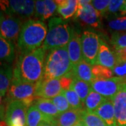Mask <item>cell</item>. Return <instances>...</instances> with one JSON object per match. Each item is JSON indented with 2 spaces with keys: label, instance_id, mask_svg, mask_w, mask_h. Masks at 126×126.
Returning a JSON list of instances; mask_svg holds the SVG:
<instances>
[{
  "label": "cell",
  "instance_id": "6da1fadb",
  "mask_svg": "<svg viewBox=\"0 0 126 126\" xmlns=\"http://www.w3.org/2000/svg\"><path fill=\"white\" fill-rule=\"evenodd\" d=\"M46 51L41 47L31 52L22 53L14 68L13 79L37 84L44 79Z\"/></svg>",
  "mask_w": 126,
  "mask_h": 126
},
{
  "label": "cell",
  "instance_id": "7a4b0ae2",
  "mask_svg": "<svg viewBox=\"0 0 126 126\" xmlns=\"http://www.w3.org/2000/svg\"><path fill=\"white\" fill-rule=\"evenodd\" d=\"M48 33L47 26L39 20H29L23 23L18 40V47L22 53L39 48Z\"/></svg>",
  "mask_w": 126,
  "mask_h": 126
},
{
  "label": "cell",
  "instance_id": "3957f363",
  "mask_svg": "<svg viewBox=\"0 0 126 126\" xmlns=\"http://www.w3.org/2000/svg\"><path fill=\"white\" fill-rule=\"evenodd\" d=\"M72 67L68 54L67 46L52 50L46 60L44 79L69 77Z\"/></svg>",
  "mask_w": 126,
  "mask_h": 126
},
{
  "label": "cell",
  "instance_id": "277c9868",
  "mask_svg": "<svg viewBox=\"0 0 126 126\" xmlns=\"http://www.w3.org/2000/svg\"><path fill=\"white\" fill-rule=\"evenodd\" d=\"M72 30L67 21L63 18H51L48 22V30L42 48L45 51H50L67 46L72 37Z\"/></svg>",
  "mask_w": 126,
  "mask_h": 126
},
{
  "label": "cell",
  "instance_id": "5b68a950",
  "mask_svg": "<svg viewBox=\"0 0 126 126\" xmlns=\"http://www.w3.org/2000/svg\"><path fill=\"white\" fill-rule=\"evenodd\" d=\"M36 84L25 83L13 79L7 92L6 103L12 101H22L30 107L36 98Z\"/></svg>",
  "mask_w": 126,
  "mask_h": 126
},
{
  "label": "cell",
  "instance_id": "8992f818",
  "mask_svg": "<svg viewBox=\"0 0 126 126\" xmlns=\"http://www.w3.org/2000/svg\"><path fill=\"white\" fill-rule=\"evenodd\" d=\"M36 1L32 0H1L0 9L7 16L20 19L29 18L34 15Z\"/></svg>",
  "mask_w": 126,
  "mask_h": 126
},
{
  "label": "cell",
  "instance_id": "52a82bcc",
  "mask_svg": "<svg viewBox=\"0 0 126 126\" xmlns=\"http://www.w3.org/2000/svg\"><path fill=\"white\" fill-rule=\"evenodd\" d=\"M99 36L92 31H85L81 36L83 59L90 65H95L99 49Z\"/></svg>",
  "mask_w": 126,
  "mask_h": 126
},
{
  "label": "cell",
  "instance_id": "ba28073f",
  "mask_svg": "<svg viewBox=\"0 0 126 126\" xmlns=\"http://www.w3.org/2000/svg\"><path fill=\"white\" fill-rule=\"evenodd\" d=\"M28 107L22 101H12L6 104L5 121L9 126H27Z\"/></svg>",
  "mask_w": 126,
  "mask_h": 126
},
{
  "label": "cell",
  "instance_id": "9c48e42d",
  "mask_svg": "<svg viewBox=\"0 0 126 126\" xmlns=\"http://www.w3.org/2000/svg\"><path fill=\"white\" fill-rule=\"evenodd\" d=\"M126 82L122 79L112 77L104 80H94L91 83V88L107 99H111L121 89Z\"/></svg>",
  "mask_w": 126,
  "mask_h": 126
},
{
  "label": "cell",
  "instance_id": "30bf717a",
  "mask_svg": "<svg viewBox=\"0 0 126 126\" xmlns=\"http://www.w3.org/2000/svg\"><path fill=\"white\" fill-rule=\"evenodd\" d=\"M91 2L92 1L90 0L79 1V6L75 18H79V20L84 25L97 28L101 26L102 16L92 6Z\"/></svg>",
  "mask_w": 126,
  "mask_h": 126
},
{
  "label": "cell",
  "instance_id": "8fae6325",
  "mask_svg": "<svg viewBox=\"0 0 126 126\" xmlns=\"http://www.w3.org/2000/svg\"><path fill=\"white\" fill-rule=\"evenodd\" d=\"M23 25L21 19L6 16L0 23V35L14 44L18 41Z\"/></svg>",
  "mask_w": 126,
  "mask_h": 126
},
{
  "label": "cell",
  "instance_id": "7c38bea8",
  "mask_svg": "<svg viewBox=\"0 0 126 126\" xmlns=\"http://www.w3.org/2000/svg\"><path fill=\"white\" fill-rule=\"evenodd\" d=\"M63 93L60 79H43L36 84V97L53 99Z\"/></svg>",
  "mask_w": 126,
  "mask_h": 126
},
{
  "label": "cell",
  "instance_id": "4fadbf2b",
  "mask_svg": "<svg viewBox=\"0 0 126 126\" xmlns=\"http://www.w3.org/2000/svg\"><path fill=\"white\" fill-rule=\"evenodd\" d=\"M111 100L117 126H126V83Z\"/></svg>",
  "mask_w": 126,
  "mask_h": 126
},
{
  "label": "cell",
  "instance_id": "5bb4252c",
  "mask_svg": "<svg viewBox=\"0 0 126 126\" xmlns=\"http://www.w3.org/2000/svg\"><path fill=\"white\" fill-rule=\"evenodd\" d=\"M67 51L72 67L83 60L81 47V36L74 30H72V37L67 44Z\"/></svg>",
  "mask_w": 126,
  "mask_h": 126
},
{
  "label": "cell",
  "instance_id": "9a60e30c",
  "mask_svg": "<svg viewBox=\"0 0 126 126\" xmlns=\"http://www.w3.org/2000/svg\"><path fill=\"white\" fill-rule=\"evenodd\" d=\"M85 109H71L55 118V126H74L81 121Z\"/></svg>",
  "mask_w": 126,
  "mask_h": 126
},
{
  "label": "cell",
  "instance_id": "2e32d148",
  "mask_svg": "<svg viewBox=\"0 0 126 126\" xmlns=\"http://www.w3.org/2000/svg\"><path fill=\"white\" fill-rule=\"evenodd\" d=\"M58 9L56 1L51 0H39L35 3L34 16L39 20H44L53 16L55 11Z\"/></svg>",
  "mask_w": 126,
  "mask_h": 126
},
{
  "label": "cell",
  "instance_id": "e0dca14e",
  "mask_svg": "<svg viewBox=\"0 0 126 126\" xmlns=\"http://www.w3.org/2000/svg\"><path fill=\"white\" fill-rule=\"evenodd\" d=\"M116 63V59L114 53L110 50L107 44L100 40L99 53L97 55L96 64L102 65L113 70Z\"/></svg>",
  "mask_w": 126,
  "mask_h": 126
},
{
  "label": "cell",
  "instance_id": "ac0fdd59",
  "mask_svg": "<svg viewBox=\"0 0 126 126\" xmlns=\"http://www.w3.org/2000/svg\"><path fill=\"white\" fill-rule=\"evenodd\" d=\"M55 118L44 116L34 105H32L27 109V126H41L44 123L55 126Z\"/></svg>",
  "mask_w": 126,
  "mask_h": 126
},
{
  "label": "cell",
  "instance_id": "d6986e66",
  "mask_svg": "<svg viewBox=\"0 0 126 126\" xmlns=\"http://www.w3.org/2000/svg\"><path fill=\"white\" fill-rule=\"evenodd\" d=\"M93 113L101 118L107 126H117L112 100L107 99Z\"/></svg>",
  "mask_w": 126,
  "mask_h": 126
},
{
  "label": "cell",
  "instance_id": "ffe728a7",
  "mask_svg": "<svg viewBox=\"0 0 126 126\" xmlns=\"http://www.w3.org/2000/svg\"><path fill=\"white\" fill-rule=\"evenodd\" d=\"M70 76L72 78L86 81L90 84L94 81V77L92 74V67L85 60H82L72 67Z\"/></svg>",
  "mask_w": 126,
  "mask_h": 126
},
{
  "label": "cell",
  "instance_id": "44dd1931",
  "mask_svg": "<svg viewBox=\"0 0 126 126\" xmlns=\"http://www.w3.org/2000/svg\"><path fill=\"white\" fill-rule=\"evenodd\" d=\"M58 13L64 19L76 18L79 10V1L77 0H58Z\"/></svg>",
  "mask_w": 126,
  "mask_h": 126
},
{
  "label": "cell",
  "instance_id": "7402d4cb",
  "mask_svg": "<svg viewBox=\"0 0 126 126\" xmlns=\"http://www.w3.org/2000/svg\"><path fill=\"white\" fill-rule=\"evenodd\" d=\"M14 69L5 62L0 61V94L4 96L13 79Z\"/></svg>",
  "mask_w": 126,
  "mask_h": 126
},
{
  "label": "cell",
  "instance_id": "603a6c76",
  "mask_svg": "<svg viewBox=\"0 0 126 126\" xmlns=\"http://www.w3.org/2000/svg\"><path fill=\"white\" fill-rule=\"evenodd\" d=\"M33 105H34L38 110L46 116L56 118L60 114L50 99L36 97Z\"/></svg>",
  "mask_w": 126,
  "mask_h": 126
},
{
  "label": "cell",
  "instance_id": "cb8c5ba5",
  "mask_svg": "<svg viewBox=\"0 0 126 126\" xmlns=\"http://www.w3.org/2000/svg\"><path fill=\"white\" fill-rule=\"evenodd\" d=\"M15 56L14 44L0 35V61L11 63L14 60Z\"/></svg>",
  "mask_w": 126,
  "mask_h": 126
},
{
  "label": "cell",
  "instance_id": "d4e9b609",
  "mask_svg": "<svg viewBox=\"0 0 126 126\" xmlns=\"http://www.w3.org/2000/svg\"><path fill=\"white\" fill-rule=\"evenodd\" d=\"M107 99L102 95L91 90L85 100L84 109L88 112H94Z\"/></svg>",
  "mask_w": 126,
  "mask_h": 126
},
{
  "label": "cell",
  "instance_id": "484cf974",
  "mask_svg": "<svg viewBox=\"0 0 126 126\" xmlns=\"http://www.w3.org/2000/svg\"><path fill=\"white\" fill-rule=\"evenodd\" d=\"M72 83L70 88H72L76 92L79 98L81 99V102L84 104L86 97L92 90L90 83H88L86 81H81L75 78H72Z\"/></svg>",
  "mask_w": 126,
  "mask_h": 126
},
{
  "label": "cell",
  "instance_id": "4316f807",
  "mask_svg": "<svg viewBox=\"0 0 126 126\" xmlns=\"http://www.w3.org/2000/svg\"><path fill=\"white\" fill-rule=\"evenodd\" d=\"M92 74L94 80H104L112 78L113 71L109 68L99 64L92 67Z\"/></svg>",
  "mask_w": 126,
  "mask_h": 126
},
{
  "label": "cell",
  "instance_id": "83f0119b",
  "mask_svg": "<svg viewBox=\"0 0 126 126\" xmlns=\"http://www.w3.org/2000/svg\"><path fill=\"white\" fill-rule=\"evenodd\" d=\"M81 121L86 126H107L103 120L93 112L84 111Z\"/></svg>",
  "mask_w": 126,
  "mask_h": 126
},
{
  "label": "cell",
  "instance_id": "f1b7e54d",
  "mask_svg": "<svg viewBox=\"0 0 126 126\" xmlns=\"http://www.w3.org/2000/svg\"><path fill=\"white\" fill-rule=\"evenodd\" d=\"M63 94L66 97L71 108L75 109H83L84 104L81 102V99L73 89L70 88L69 90H63Z\"/></svg>",
  "mask_w": 126,
  "mask_h": 126
},
{
  "label": "cell",
  "instance_id": "f546056e",
  "mask_svg": "<svg viewBox=\"0 0 126 126\" xmlns=\"http://www.w3.org/2000/svg\"><path fill=\"white\" fill-rule=\"evenodd\" d=\"M110 42L115 50L126 48V32H115L111 36Z\"/></svg>",
  "mask_w": 126,
  "mask_h": 126
},
{
  "label": "cell",
  "instance_id": "4dcf8cb0",
  "mask_svg": "<svg viewBox=\"0 0 126 126\" xmlns=\"http://www.w3.org/2000/svg\"><path fill=\"white\" fill-rule=\"evenodd\" d=\"M51 101L53 102V103L54 104V105L57 108L60 113L65 112V111H67L72 109L70 105L68 103L66 97L63 94V93L58 96H56L54 98H53Z\"/></svg>",
  "mask_w": 126,
  "mask_h": 126
},
{
  "label": "cell",
  "instance_id": "1f68e13d",
  "mask_svg": "<svg viewBox=\"0 0 126 126\" xmlns=\"http://www.w3.org/2000/svg\"><path fill=\"white\" fill-rule=\"evenodd\" d=\"M108 27L114 31L126 32V16L111 19L109 21Z\"/></svg>",
  "mask_w": 126,
  "mask_h": 126
},
{
  "label": "cell",
  "instance_id": "d6a6232c",
  "mask_svg": "<svg viewBox=\"0 0 126 126\" xmlns=\"http://www.w3.org/2000/svg\"><path fill=\"white\" fill-rule=\"evenodd\" d=\"M112 71L116 77L122 79L126 83V61L116 60Z\"/></svg>",
  "mask_w": 126,
  "mask_h": 126
},
{
  "label": "cell",
  "instance_id": "836d02e7",
  "mask_svg": "<svg viewBox=\"0 0 126 126\" xmlns=\"http://www.w3.org/2000/svg\"><path fill=\"white\" fill-rule=\"evenodd\" d=\"M109 2V0H94L92 1L91 4L101 16H104L107 14Z\"/></svg>",
  "mask_w": 126,
  "mask_h": 126
},
{
  "label": "cell",
  "instance_id": "e575fe53",
  "mask_svg": "<svg viewBox=\"0 0 126 126\" xmlns=\"http://www.w3.org/2000/svg\"><path fill=\"white\" fill-rule=\"evenodd\" d=\"M125 2L126 1L124 0H111L109 4L107 13L116 14L118 11H120L123 5L125 4Z\"/></svg>",
  "mask_w": 126,
  "mask_h": 126
},
{
  "label": "cell",
  "instance_id": "d590c367",
  "mask_svg": "<svg viewBox=\"0 0 126 126\" xmlns=\"http://www.w3.org/2000/svg\"><path fill=\"white\" fill-rule=\"evenodd\" d=\"M72 77H64L60 79V84L62 86L63 90H67L70 89V87L72 83Z\"/></svg>",
  "mask_w": 126,
  "mask_h": 126
},
{
  "label": "cell",
  "instance_id": "8d00e7d4",
  "mask_svg": "<svg viewBox=\"0 0 126 126\" xmlns=\"http://www.w3.org/2000/svg\"><path fill=\"white\" fill-rule=\"evenodd\" d=\"M4 96L0 94V121H4L5 118V114H6V100L4 101L3 99Z\"/></svg>",
  "mask_w": 126,
  "mask_h": 126
},
{
  "label": "cell",
  "instance_id": "74e56055",
  "mask_svg": "<svg viewBox=\"0 0 126 126\" xmlns=\"http://www.w3.org/2000/svg\"><path fill=\"white\" fill-rule=\"evenodd\" d=\"M114 54L116 60L126 61V48L120 50H115Z\"/></svg>",
  "mask_w": 126,
  "mask_h": 126
},
{
  "label": "cell",
  "instance_id": "f35d334b",
  "mask_svg": "<svg viewBox=\"0 0 126 126\" xmlns=\"http://www.w3.org/2000/svg\"><path fill=\"white\" fill-rule=\"evenodd\" d=\"M120 12H121V15H126V1L120 10Z\"/></svg>",
  "mask_w": 126,
  "mask_h": 126
},
{
  "label": "cell",
  "instance_id": "ab89813d",
  "mask_svg": "<svg viewBox=\"0 0 126 126\" xmlns=\"http://www.w3.org/2000/svg\"><path fill=\"white\" fill-rule=\"evenodd\" d=\"M4 13H3V11H1V9H0V23L1 22V20L4 18Z\"/></svg>",
  "mask_w": 126,
  "mask_h": 126
},
{
  "label": "cell",
  "instance_id": "60d3db41",
  "mask_svg": "<svg viewBox=\"0 0 126 126\" xmlns=\"http://www.w3.org/2000/svg\"><path fill=\"white\" fill-rule=\"evenodd\" d=\"M74 126H85V124L83 123V122L81 121H79V123H77V124H75Z\"/></svg>",
  "mask_w": 126,
  "mask_h": 126
},
{
  "label": "cell",
  "instance_id": "b9f144b4",
  "mask_svg": "<svg viewBox=\"0 0 126 126\" xmlns=\"http://www.w3.org/2000/svg\"><path fill=\"white\" fill-rule=\"evenodd\" d=\"M0 126H9L8 124L6 123V122L5 121H0Z\"/></svg>",
  "mask_w": 126,
  "mask_h": 126
},
{
  "label": "cell",
  "instance_id": "7bdbcfd3",
  "mask_svg": "<svg viewBox=\"0 0 126 126\" xmlns=\"http://www.w3.org/2000/svg\"><path fill=\"white\" fill-rule=\"evenodd\" d=\"M41 126H53L52 125H50V124H48V123H44L42 124Z\"/></svg>",
  "mask_w": 126,
  "mask_h": 126
}]
</instances>
